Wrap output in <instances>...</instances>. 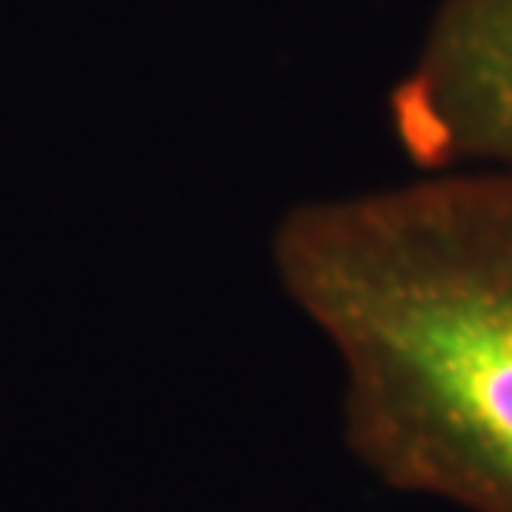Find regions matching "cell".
I'll return each mask as SVG.
<instances>
[{
	"label": "cell",
	"instance_id": "cell-2",
	"mask_svg": "<svg viewBox=\"0 0 512 512\" xmlns=\"http://www.w3.org/2000/svg\"><path fill=\"white\" fill-rule=\"evenodd\" d=\"M389 127L423 173L512 170V0H443L389 90Z\"/></svg>",
	"mask_w": 512,
	"mask_h": 512
},
{
	"label": "cell",
	"instance_id": "cell-1",
	"mask_svg": "<svg viewBox=\"0 0 512 512\" xmlns=\"http://www.w3.org/2000/svg\"><path fill=\"white\" fill-rule=\"evenodd\" d=\"M286 296L343 370V439L396 493L512 512V170L300 203Z\"/></svg>",
	"mask_w": 512,
	"mask_h": 512
}]
</instances>
